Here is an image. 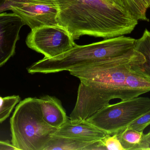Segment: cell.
<instances>
[{"label": "cell", "instance_id": "cell-1", "mask_svg": "<svg viewBox=\"0 0 150 150\" xmlns=\"http://www.w3.org/2000/svg\"><path fill=\"white\" fill-rule=\"evenodd\" d=\"M145 61L143 55L134 48L115 60L69 71L80 81L69 119L86 120L110 105L112 100L123 101L135 98L126 86V77L133 67Z\"/></svg>", "mask_w": 150, "mask_h": 150}, {"label": "cell", "instance_id": "cell-2", "mask_svg": "<svg viewBox=\"0 0 150 150\" xmlns=\"http://www.w3.org/2000/svg\"><path fill=\"white\" fill-rule=\"evenodd\" d=\"M58 24L77 40L83 35L110 38L130 33L138 20L112 0H53Z\"/></svg>", "mask_w": 150, "mask_h": 150}, {"label": "cell", "instance_id": "cell-3", "mask_svg": "<svg viewBox=\"0 0 150 150\" xmlns=\"http://www.w3.org/2000/svg\"><path fill=\"white\" fill-rule=\"evenodd\" d=\"M135 39L120 36L89 45L76 44L67 52L52 58L44 57L27 68L30 74H51L106 62L134 49Z\"/></svg>", "mask_w": 150, "mask_h": 150}, {"label": "cell", "instance_id": "cell-4", "mask_svg": "<svg viewBox=\"0 0 150 150\" xmlns=\"http://www.w3.org/2000/svg\"><path fill=\"white\" fill-rule=\"evenodd\" d=\"M10 125L11 143L17 150H45L57 130L44 120L39 98L36 97L17 104Z\"/></svg>", "mask_w": 150, "mask_h": 150}, {"label": "cell", "instance_id": "cell-5", "mask_svg": "<svg viewBox=\"0 0 150 150\" xmlns=\"http://www.w3.org/2000/svg\"><path fill=\"white\" fill-rule=\"evenodd\" d=\"M150 112V99L137 97L109 105L86 120L98 128L113 134Z\"/></svg>", "mask_w": 150, "mask_h": 150}, {"label": "cell", "instance_id": "cell-6", "mask_svg": "<svg viewBox=\"0 0 150 150\" xmlns=\"http://www.w3.org/2000/svg\"><path fill=\"white\" fill-rule=\"evenodd\" d=\"M29 48L52 58L72 49L76 45L71 34L60 26H46L31 30L26 41Z\"/></svg>", "mask_w": 150, "mask_h": 150}, {"label": "cell", "instance_id": "cell-7", "mask_svg": "<svg viewBox=\"0 0 150 150\" xmlns=\"http://www.w3.org/2000/svg\"><path fill=\"white\" fill-rule=\"evenodd\" d=\"M10 10L31 30L46 26H59V9L53 0H9Z\"/></svg>", "mask_w": 150, "mask_h": 150}, {"label": "cell", "instance_id": "cell-8", "mask_svg": "<svg viewBox=\"0 0 150 150\" xmlns=\"http://www.w3.org/2000/svg\"><path fill=\"white\" fill-rule=\"evenodd\" d=\"M24 25L23 20L13 12L0 14V67L15 54L19 32Z\"/></svg>", "mask_w": 150, "mask_h": 150}, {"label": "cell", "instance_id": "cell-9", "mask_svg": "<svg viewBox=\"0 0 150 150\" xmlns=\"http://www.w3.org/2000/svg\"><path fill=\"white\" fill-rule=\"evenodd\" d=\"M54 135L91 142L102 140L108 134L86 120H71L68 119Z\"/></svg>", "mask_w": 150, "mask_h": 150}, {"label": "cell", "instance_id": "cell-10", "mask_svg": "<svg viewBox=\"0 0 150 150\" xmlns=\"http://www.w3.org/2000/svg\"><path fill=\"white\" fill-rule=\"evenodd\" d=\"M39 99L44 120L55 128L60 127L69 119L61 101L49 95L43 96Z\"/></svg>", "mask_w": 150, "mask_h": 150}, {"label": "cell", "instance_id": "cell-11", "mask_svg": "<svg viewBox=\"0 0 150 150\" xmlns=\"http://www.w3.org/2000/svg\"><path fill=\"white\" fill-rule=\"evenodd\" d=\"M142 65L133 67L126 77V86L134 97L150 91V77L142 70Z\"/></svg>", "mask_w": 150, "mask_h": 150}, {"label": "cell", "instance_id": "cell-12", "mask_svg": "<svg viewBox=\"0 0 150 150\" xmlns=\"http://www.w3.org/2000/svg\"><path fill=\"white\" fill-rule=\"evenodd\" d=\"M94 142H89L53 135L45 150H90Z\"/></svg>", "mask_w": 150, "mask_h": 150}, {"label": "cell", "instance_id": "cell-13", "mask_svg": "<svg viewBox=\"0 0 150 150\" xmlns=\"http://www.w3.org/2000/svg\"><path fill=\"white\" fill-rule=\"evenodd\" d=\"M116 134L125 150H137L144 135V133H139L127 127Z\"/></svg>", "mask_w": 150, "mask_h": 150}, {"label": "cell", "instance_id": "cell-14", "mask_svg": "<svg viewBox=\"0 0 150 150\" xmlns=\"http://www.w3.org/2000/svg\"><path fill=\"white\" fill-rule=\"evenodd\" d=\"M134 49L143 55L145 61L142 65V70L150 77V32L146 29L140 38L135 40Z\"/></svg>", "mask_w": 150, "mask_h": 150}, {"label": "cell", "instance_id": "cell-15", "mask_svg": "<svg viewBox=\"0 0 150 150\" xmlns=\"http://www.w3.org/2000/svg\"><path fill=\"white\" fill-rule=\"evenodd\" d=\"M128 11L137 20L149 21L146 16L150 0H125Z\"/></svg>", "mask_w": 150, "mask_h": 150}, {"label": "cell", "instance_id": "cell-16", "mask_svg": "<svg viewBox=\"0 0 150 150\" xmlns=\"http://www.w3.org/2000/svg\"><path fill=\"white\" fill-rule=\"evenodd\" d=\"M20 101V97L16 95L4 97L0 96V124L9 117L15 107Z\"/></svg>", "mask_w": 150, "mask_h": 150}, {"label": "cell", "instance_id": "cell-17", "mask_svg": "<svg viewBox=\"0 0 150 150\" xmlns=\"http://www.w3.org/2000/svg\"><path fill=\"white\" fill-rule=\"evenodd\" d=\"M150 125V112H149L134 121L127 127L139 133H144L145 129Z\"/></svg>", "mask_w": 150, "mask_h": 150}, {"label": "cell", "instance_id": "cell-18", "mask_svg": "<svg viewBox=\"0 0 150 150\" xmlns=\"http://www.w3.org/2000/svg\"><path fill=\"white\" fill-rule=\"evenodd\" d=\"M102 143L105 150H125L121 144L117 134H108L102 140Z\"/></svg>", "mask_w": 150, "mask_h": 150}, {"label": "cell", "instance_id": "cell-19", "mask_svg": "<svg viewBox=\"0 0 150 150\" xmlns=\"http://www.w3.org/2000/svg\"><path fill=\"white\" fill-rule=\"evenodd\" d=\"M137 150H150V130L146 134H144L141 143Z\"/></svg>", "mask_w": 150, "mask_h": 150}, {"label": "cell", "instance_id": "cell-20", "mask_svg": "<svg viewBox=\"0 0 150 150\" xmlns=\"http://www.w3.org/2000/svg\"><path fill=\"white\" fill-rule=\"evenodd\" d=\"M0 150H17L9 141H0Z\"/></svg>", "mask_w": 150, "mask_h": 150}, {"label": "cell", "instance_id": "cell-21", "mask_svg": "<svg viewBox=\"0 0 150 150\" xmlns=\"http://www.w3.org/2000/svg\"><path fill=\"white\" fill-rule=\"evenodd\" d=\"M9 0H0V14L4 11L10 10Z\"/></svg>", "mask_w": 150, "mask_h": 150}, {"label": "cell", "instance_id": "cell-22", "mask_svg": "<svg viewBox=\"0 0 150 150\" xmlns=\"http://www.w3.org/2000/svg\"><path fill=\"white\" fill-rule=\"evenodd\" d=\"M114 1L117 4L127 11V6H126V1L125 0H114Z\"/></svg>", "mask_w": 150, "mask_h": 150}]
</instances>
